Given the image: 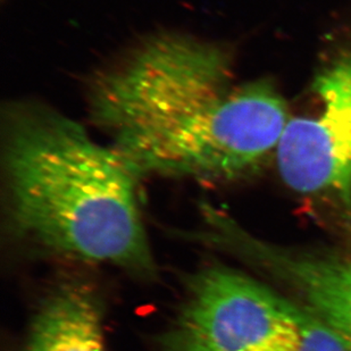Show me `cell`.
Instances as JSON below:
<instances>
[{"mask_svg":"<svg viewBox=\"0 0 351 351\" xmlns=\"http://www.w3.org/2000/svg\"><path fill=\"white\" fill-rule=\"evenodd\" d=\"M295 308L247 275L208 266L190 276L160 346L164 351H276L299 341Z\"/></svg>","mask_w":351,"mask_h":351,"instance_id":"obj_3","label":"cell"},{"mask_svg":"<svg viewBox=\"0 0 351 351\" xmlns=\"http://www.w3.org/2000/svg\"><path fill=\"white\" fill-rule=\"evenodd\" d=\"M24 351H106L103 307L91 285H57L34 315Z\"/></svg>","mask_w":351,"mask_h":351,"instance_id":"obj_6","label":"cell"},{"mask_svg":"<svg viewBox=\"0 0 351 351\" xmlns=\"http://www.w3.org/2000/svg\"><path fill=\"white\" fill-rule=\"evenodd\" d=\"M295 324L299 343L309 351H349L341 339L314 315L297 305Z\"/></svg>","mask_w":351,"mask_h":351,"instance_id":"obj_7","label":"cell"},{"mask_svg":"<svg viewBox=\"0 0 351 351\" xmlns=\"http://www.w3.org/2000/svg\"><path fill=\"white\" fill-rule=\"evenodd\" d=\"M278 351H309L307 349L304 348L300 343L298 342H295V343H291V345L285 346L283 348L278 349Z\"/></svg>","mask_w":351,"mask_h":351,"instance_id":"obj_8","label":"cell"},{"mask_svg":"<svg viewBox=\"0 0 351 351\" xmlns=\"http://www.w3.org/2000/svg\"><path fill=\"white\" fill-rule=\"evenodd\" d=\"M91 119L136 176L231 181L276 153L288 123L266 81H235L222 47L186 34L150 36L89 88Z\"/></svg>","mask_w":351,"mask_h":351,"instance_id":"obj_1","label":"cell"},{"mask_svg":"<svg viewBox=\"0 0 351 351\" xmlns=\"http://www.w3.org/2000/svg\"><path fill=\"white\" fill-rule=\"evenodd\" d=\"M3 121V169L17 231L56 255L154 278L139 176L122 157L39 104L10 106Z\"/></svg>","mask_w":351,"mask_h":351,"instance_id":"obj_2","label":"cell"},{"mask_svg":"<svg viewBox=\"0 0 351 351\" xmlns=\"http://www.w3.org/2000/svg\"><path fill=\"white\" fill-rule=\"evenodd\" d=\"M217 242L241 245L269 266L302 299L307 309L331 328L351 351V261L330 254H300L247 240L229 221L219 226Z\"/></svg>","mask_w":351,"mask_h":351,"instance_id":"obj_5","label":"cell"},{"mask_svg":"<svg viewBox=\"0 0 351 351\" xmlns=\"http://www.w3.org/2000/svg\"><path fill=\"white\" fill-rule=\"evenodd\" d=\"M282 179L299 195L351 213V48L318 72L276 150Z\"/></svg>","mask_w":351,"mask_h":351,"instance_id":"obj_4","label":"cell"}]
</instances>
